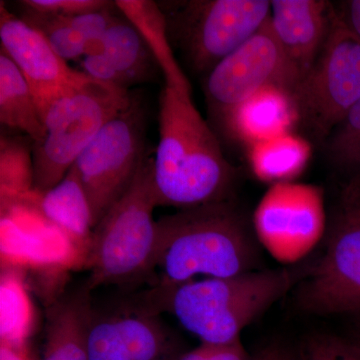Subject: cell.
Returning a JSON list of instances; mask_svg holds the SVG:
<instances>
[{"label":"cell","mask_w":360,"mask_h":360,"mask_svg":"<svg viewBox=\"0 0 360 360\" xmlns=\"http://www.w3.org/2000/svg\"><path fill=\"white\" fill-rule=\"evenodd\" d=\"M251 225L257 243L277 262H302L328 229L323 189L295 181L272 184L255 208Z\"/></svg>","instance_id":"30bf717a"},{"label":"cell","mask_w":360,"mask_h":360,"mask_svg":"<svg viewBox=\"0 0 360 360\" xmlns=\"http://www.w3.org/2000/svg\"><path fill=\"white\" fill-rule=\"evenodd\" d=\"M300 360H360V345L336 336L317 335L303 341Z\"/></svg>","instance_id":"cb8c5ba5"},{"label":"cell","mask_w":360,"mask_h":360,"mask_svg":"<svg viewBox=\"0 0 360 360\" xmlns=\"http://www.w3.org/2000/svg\"><path fill=\"white\" fill-rule=\"evenodd\" d=\"M132 98L129 90L85 75L52 101L41 115L44 139L33 142V191L44 193L65 179L78 156Z\"/></svg>","instance_id":"5b68a950"},{"label":"cell","mask_w":360,"mask_h":360,"mask_svg":"<svg viewBox=\"0 0 360 360\" xmlns=\"http://www.w3.org/2000/svg\"><path fill=\"white\" fill-rule=\"evenodd\" d=\"M333 6L341 22L360 39V0L341 1Z\"/></svg>","instance_id":"f1b7e54d"},{"label":"cell","mask_w":360,"mask_h":360,"mask_svg":"<svg viewBox=\"0 0 360 360\" xmlns=\"http://www.w3.org/2000/svg\"><path fill=\"white\" fill-rule=\"evenodd\" d=\"M333 18L335 6L328 1L272 0V30L300 80L321 54Z\"/></svg>","instance_id":"5bb4252c"},{"label":"cell","mask_w":360,"mask_h":360,"mask_svg":"<svg viewBox=\"0 0 360 360\" xmlns=\"http://www.w3.org/2000/svg\"><path fill=\"white\" fill-rule=\"evenodd\" d=\"M356 315H357V316H359V341H356V342H357V343H359V345H360V314H356Z\"/></svg>","instance_id":"1f68e13d"},{"label":"cell","mask_w":360,"mask_h":360,"mask_svg":"<svg viewBox=\"0 0 360 360\" xmlns=\"http://www.w3.org/2000/svg\"><path fill=\"white\" fill-rule=\"evenodd\" d=\"M92 290L84 285L66 291L46 310L40 360H89Z\"/></svg>","instance_id":"2e32d148"},{"label":"cell","mask_w":360,"mask_h":360,"mask_svg":"<svg viewBox=\"0 0 360 360\" xmlns=\"http://www.w3.org/2000/svg\"><path fill=\"white\" fill-rule=\"evenodd\" d=\"M156 222L155 277L149 286L236 276L257 266L252 225L232 200L177 210Z\"/></svg>","instance_id":"7a4b0ae2"},{"label":"cell","mask_w":360,"mask_h":360,"mask_svg":"<svg viewBox=\"0 0 360 360\" xmlns=\"http://www.w3.org/2000/svg\"><path fill=\"white\" fill-rule=\"evenodd\" d=\"M33 141L6 136L0 141V184L2 198H20L33 191Z\"/></svg>","instance_id":"44dd1931"},{"label":"cell","mask_w":360,"mask_h":360,"mask_svg":"<svg viewBox=\"0 0 360 360\" xmlns=\"http://www.w3.org/2000/svg\"><path fill=\"white\" fill-rule=\"evenodd\" d=\"M1 51L22 73L32 89L40 116L59 96L79 84L84 72L73 70L39 30L0 4Z\"/></svg>","instance_id":"4fadbf2b"},{"label":"cell","mask_w":360,"mask_h":360,"mask_svg":"<svg viewBox=\"0 0 360 360\" xmlns=\"http://www.w3.org/2000/svg\"><path fill=\"white\" fill-rule=\"evenodd\" d=\"M160 142L153 158L158 206L176 210L231 200L236 172L194 105L186 73L163 75Z\"/></svg>","instance_id":"6da1fadb"},{"label":"cell","mask_w":360,"mask_h":360,"mask_svg":"<svg viewBox=\"0 0 360 360\" xmlns=\"http://www.w3.org/2000/svg\"><path fill=\"white\" fill-rule=\"evenodd\" d=\"M20 4L22 8L63 18L82 15L115 6L105 0H25Z\"/></svg>","instance_id":"484cf974"},{"label":"cell","mask_w":360,"mask_h":360,"mask_svg":"<svg viewBox=\"0 0 360 360\" xmlns=\"http://www.w3.org/2000/svg\"><path fill=\"white\" fill-rule=\"evenodd\" d=\"M0 360H32L25 347H16L9 343L0 345Z\"/></svg>","instance_id":"4dcf8cb0"},{"label":"cell","mask_w":360,"mask_h":360,"mask_svg":"<svg viewBox=\"0 0 360 360\" xmlns=\"http://www.w3.org/2000/svg\"><path fill=\"white\" fill-rule=\"evenodd\" d=\"M22 9L21 20L39 30L61 58L68 61L84 58V40L68 18Z\"/></svg>","instance_id":"603a6c76"},{"label":"cell","mask_w":360,"mask_h":360,"mask_svg":"<svg viewBox=\"0 0 360 360\" xmlns=\"http://www.w3.org/2000/svg\"><path fill=\"white\" fill-rule=\"evenodd\" d=\"M80 68H82L80 71L87 77L104 82V84L115 85L120 89L129 90L120 73L113 68L110 61L104 54L84 56L80 61Z\"/></svg>","instance_id":"83f0119b"},{"label":"cell","mask_w":360,"mask_h":360,"mask_svg":"<svg viewBox=\"0 0 360 360\" xmlns=\"http://www.w3.org/2000/svg\"><path fill=\"white\" fill-rule=\"evenodd\" d=\"M0 122L33 142L41 141L45 127L32 89L6 53H0Z\"/></svg>","instance_id":"ffe728a7"},{"label":"cell","mask_w":360,"mask_h":360,"mask_svg":"<svg viewBox=\"0 0 360 360\" xmlns=\"http://www.w3.org/2000/svg\"><path fill=\"white\" fill-rule=\"evenodd\" d=\"M172 47L195 73L210 72L270 18L269 0L158 2Z\"/></svg>","instance_id":"8992f818"},{"label":"cell","mask_w":360,"mask_h":360,"mask_svg":"<svg viewBox=\"0 0 360 360\" xmlns=\"http://www.w3.org/2000/svg\"><path fill=\"white\" fill-rule=\"evenodd\" d=\"M300 123L324 142L360 101V39L336 15L323 49L293 91Z\"/></svg>","instance_id":"ba28073f"},{"label":"cell","mask_w":360,"mask_h":360,"mask_svg":"<svg viewBox=\"0 0 360 360\" xmlns=\"http://www.w3.org/2000/svg\"><path fill=\"white\" fill-rule=\"evenodd\" d=\"M298 123L300 113L292 92L278 85H267L236 106L222 129L250 148L293 132Z\"/></svg>","instance_id":"9a60e30c"},{"label":"cell","mask_w":360,"mask_h":360,"mask_svg":"<svg viewBox=\"0 0 360 360\" xmlns=\"http://www.w3.org/2000/svg\"><path fill=\"white\" fill-rule=\"evenodd\" d=\"M311 155L310 141L290 132L250 146L248 162L257 179L272 186L293 181L302 174Z\"/></svg>","instance_id":"d6986e66"},{"label":"cell","mask_w":360,"mask_h":360,"mask_svg":"<svg viewBox=\"0 0 360 360\" xmlns=\"http://www.w3.org/2000/svg\"><path fill=\"white\" fill-rule=\"evenodd\" d=\"M251 360H300L298 350L279 343L267 345L251 357Z\"/></svg>","instance_id":"f546056e"},{"label":"cell","mask_w":360,"mask_h":360,"mask_svg":"<svg viewBox=\"0 0 360 360\" xmlns=\"http://www.w3.org/2000/svg\"><path fill=\"white\" fill-rule=\"evenodd\" d=\"M288 269L252 270L224 278H200L172 286L153 285L134 296L153 314H169L201 343L233 342L246 326L296 283Z\"/></svg>","instance_id":"3957f363"},{"label":"cell","mask_w":360,"mask_h":360,"mask_svg":"<svg viewBox=\"0 0 360 360\" xmlns=\"http://www.w3.org/2000/svg\"><path fill=\"white\" fill-rule=\"evenodd\" d=\"M359 203H360V195H359Z\"/></svg>","instance_id":"d6a6232c"},{"label":"cell","mask_w":360,"mask_h":360,"mask_svg":"<svg viewBox=\"0 0 360 360\" xmlns=\"http://www.w3.org/2000/svg\"><path fill=\"white\" fill-rule=\"evenodd\" d=\"M104 56L124 79L127 89L155 82L161 75L155 54L129 20L116 15L104 39Z\"/></svg>","instance_id":"ac0fdd59"},{"label":"cell","mask_w":360,"mask_h":360,"mask_svg":"<svg viewBox=\"0 0 360 360\" xmlns=\"http://www.w3.org/2000/svg\"><path fill=\"white\" fill-rule=\"evenodd\" d=\"M179 360H251V357L238 340L222 345L201 343L200 347L182 354Z\"/></svg>","instance_id":"4316f807"},{"label":"cell","mask_w":360,"mask_h":360,"mask_svg":"<svg viewBox=\"0 0 360 360\" xmlns=\"http://www.w3.org/2000/svg\"><path fill=\"white\" fill-rule=\"evenodd\" d=\"M326 250L298 286V304L317 315L360 314V203L343 193L328 229Z\"/></svg>","instance_id":"9c48e42d"},{"label":"cell","mask_w":360,"mask_h":360,"mask_svg":"<svg viewBox=\"0 0 360 360\" xmlns=\"http://www.w3.org/2000/svg\"><path fill=\"white\" fill-rule=\"evenodd\" d=\"M153 158L146 156L134 184L92 231L86 252L90 290L115 286L131 290L155 281L158 207Z\"/></svg>","instance_id":"277c9868"},{"label":"cell","mask_w":360,"mask_h":360,"mask_svg":"<svg viewBox=\"0 0 360 360\" xmlns=\"http://www.w3.org/2000/svg\"><path fill=\"white\" fill-rule=\"evenodd\" d=\"M148 155L143 108L132 98L72 165L89 200L94 229L127 193Z\"/></svg>","instance_id":"52a82bcc"},{"label":"cell","mask_w":360,"mask_h":360,"mask_svg":"<svg viewBox=\"0 0 360 360\" xmlns=\"http://www.w3.org/2000/svg\"><path fill=\"white\" fill-rule=\"evenodd\" d=\"M113 6H115V4ZM111 7L103 11L66 18L84 40L85 56L103 54L106 32L116 18Z\"/></svg>","instance_id":"d4e9b609"},{"label":"cell","mask_w":360,"mask_h":360,"mask_svg":"<svg viewBox=\"0 0 360 360\" xmlns=\"http://www.w3.org/2000/svg\"><path fill=\"white\" fill-rule=\"evenodd\" d=\"M300 82V75L286 58L269 18L206 75V104L210 116L222 129L231 111L258 90L278 85L293 94Z\"/></svg>","instance_id":"8fae6325"},{"label":"cell","mask_w":360,"mask_h":360,"mask_svg":"<svg viewBox=\"0 0 360 360\" xmlns=\"http://www.w3.org/2000/svg\"><path fill=\"white\" fill-rule=\"evenodd\" d=\"M103 309L94 303L89 360H179V340L160 314L134 298Z\"/></svg>","instance_id":"7c38bea8"},{"label":"cell","mask_w":360,"mask_h":360,"mask_svg":"<svg viewBox=\"0 0 360 360\" xmlns=\"http://www.w3.org/2000/svg\"><path fill=\"white\" fill-rule=\"evenodd\" d=\"M35 193V191H34ZM39 196V212L68 238L89 250L94 225L86 194L75 167L56 186Z\"/></svg>","instance_id":"e0dca14e"},{"label":"cell","mask_w":360,"mask_h":360,"mask_svg":"<svg viewBox=\"0 0 360 360\" xmlns=\"http://www.w3.org/2000/svg\"><path fill=\"white\" fill-rule=\"evenodd\" d=\"M324 143L331 165L349 175L347 188L360 193V101Z\"/></svg>","instance_id":"7402d4cb"}]
</instances>
